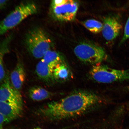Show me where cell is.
<instances>
[{
  "label": "cell",
  "mask_w": 129,
  "mask_h": 129,
  "mask_svg": "<svg viewBox=\"0 0 129 129\" xmlns=\"http://www.w3.org/2000/svg\"><path fill=\"white\" fill-rule=\"evenodd\" d=\"M101 98L91 91H79L39 108L37 112L51 120H60L82 115L101 104Z\"/></svg>",
  "instance_id": "obj_1"
},
{
  "label": "cell",
  "mask_w": 129,
  "mask_h": 129,
  "mask_svg": "<svg viewBox=\"0 0 129 129\" xmlns=\"http://www.w3.org/2000/svg\"><path fill=\"white\" fill-rule=\"evenodd\" d=\"M38 10V6L33 2L21 3L0 22V36L17 26L29 16L37 13Z\"/></svg>",
  "instance_id": "obj_2"
},
{
  "label": "cell",
  "mask_w": 129,
  "mask_h": 129,
  "mask_svg": "<svg viewBox=\"0 0 129 129\" xmlns=\"http://www.w3.org/2000/svg\"><path fill=\"white\" fill-rule=\"evenodd\" d=\"M25 43L29 52L37 59L43 58L51 46V40L46 32L38 27L31 29L27 33Z\"/></svg>",
  "instance_id": "obj_3"
},
{
  "label": "cell",
  "mask_w": 129,
  "mask_h": 129,
  "mask_svg": "<svg viewBox=\"0 0 129 129\" xmlns=\"http://www.w3.org/2000/svg\"><path fill=\"white\" fill-rule=\"evenodd\" d=\"M89 74L92 79L100 83H109L129 81V70H117L101 63L93 66Z\"/></svg>",
  "instance_id": "obj_4"
},
{
  "label": "cell",
  "mask_w": 129,
  "mask_h": 129,
  "mask_svg": "<svg viewBox=\"0 0 129 129\" xmlns=\"http://www.w3.org/2000/svg\"><path fill=\"white\" fill-rule=\"evenodd\" d=\"M74 51L80 60L86 63L95 64L100 63L107 58L104 48L92 43H80L76 47Z\"/></svg>",
  "instance_id": "obj_5"
},
{
  "label": "cell",
  "mask_w": 129,
  "mask_h": 129,
  "mask_svg": "<svg viewBox=\"0 0 129 129\" xmlns=\"http://www.w3.org/2000/svg\"><path fill=\"white\" fill-rule=\"evenodd\" d=\"M79 4L77 1L68 0L65 4L58 7L51 8V14L54 18L62 21H70L76 15Z\"/></svg>",
  "instance_id": "obj_6"
},
{
  "label": "cell",
  "mask_w": 129,
  "mask_h": 129,
  "mask_svg": "<svg viewBox=\"0 0 129 129\" xmlns=\"http://www.w3.org/2000/svg\"><path fill=\"white\" fill-rule=\"evenodd\" d=\"M102 30L103 37L107 41L115 39L120 35L122 28L121 22L118 16L110 15L103 19Z\"/></svg>",
  "instance_id": "obj_7"
},
{
  "label": "cell",
  "mask_w": 129,
  "mask_h": 129,
  "mask_svg": "<svg viewBox=\"0 0 129 129\" xmlns=\"http://www.w3.org/2000/svg\"><path fill=\"white\" fill-rule=\"evenodd\" d=\"M9 75L0 84V102L23 104L21 95L20 92L13 86Z\"/></svg>",
  "instance_id": "obj_8"
},
{
  "label": "cell",
  "mask_w": 129,
  "mask_h": 129,
  "mask_svg": "<svg viewBox=\"0 0 129 129\" xmlns=\"http://www.w3.org/2000/svg\"><path fill=\"white\" fill-rule=\"evenodd\" d=\"M22 105L17 103L0 102V113L5 118L8 123L22 115Z\"/></svg>",
  "instance_id": "obj_9"
},
{
  "label": "cell",
  "mask_w": 129,
  "mask_h": 129,
  "mask_svg": "<svg viewBox=\"0 0 129 129\" xmlns=\"http://www.w3.org/2000/svg\"><path fill=\"white\" fill-rule=\"evenodd\" d=\"M26 75L23 64L20 61L17 62L15 68L11 73L10 80L14 87L17 91L21 89L25 82Z\"/></svg>",
  "instance_id": "obj_10"
},
{
  "label": "cell",
  "mask_w": 129,
  "mask_h": 129,
  "mask_svg": "<svg viewBox=\"0 0 129 129\" xmlns=\"http://www.w3.org/2000/svg\"><path fill=\"white\" fill-rule=\"evenodd\" d=\"M13 37L12 34L10 35L0 42V83L4 80L7 75L4 66V59L5 55L9 52Z\"/></svg>",
  "instance_id": "obj_11"
},
{
  "label": "cell",
  "mask_w": 129,
  "mask_h": 129,
  "mask_svg": "<svg viewBox=\"0 0 129 129\" xmlns=\"http://www.w3.org/2000/svg\"><path fill=\"white\" fill-rule=\"evenodd\" d=\"M53 71L54 70L42 59L40 61L36 66L37 75L40 79L48 83L55 80L53 76Z\"/></svg>",
  "instance_id": "obj_12"
},
{
  "label": "cell",
  "mask_w": 129,
  "mask_h": 129,
  "mask_svg": "<svg viewBox=\"0 0 129 129\" xmlns=\"http://www.w3.org/2000/svg\"><path fill=\"white\" fill-rule=\"evenodd\" d=\"M29 96L32 100L39 101L48 99L52 93L45 88L39 86L32 87L29 91Z\"/></svg>",
  "instance_id": "obj_13"
},
{
  "label": "cell",
  "mask_w": 129,
  "mask_h": 129,
  "mask_svg": "<svg viewBox=\"0 0 129 129\" xmlns=\"http://www.w3.org/2000/svg\"><path fill=\"white\" fill-rule=\"evenodd\" d=\"M42 59L53 70L62 63L60 55L56 51L50 50L47 52Z\"/></svg>",
  "instance_id": "obj_14"
},
{
  "label": "cell",
  "mask_w": 129,
  "mask_h": 129,
  "mask_svg": "<svg viewBox=\"0 0 129 129\" xmlns=\"http://www.w3.org/2000/svg\"><path fill=\"white\" fill-rule=\"evenodd\" d=\"M55 80L59 81H64L69 79L70 76L69 71L67 66L63 63L59 64L53 72Z\"/></svg>",
  "instance_id": "obj_15"
},
{
  "label": "cell",
  "mask_w": 129,
  "mask_h": 129,
  "mask_svg": "<svg viewBox=\"0 0 129 129\" xmlns=\"http://www.w3.org/2000/svg\"><path fill=\"white\" fill-rule=\"evenodd\" d=\"M83 24L84 27L89 31L95 34L102 31L103 24L94 19H90L84 22Z\"/></svg>",
  "instance_id": "obj_16"
},
{
  "label": "cell",
  "mask_w": 129,
  "mask_h": 129,
  "mask_svg": "<svg viewBox=\"0 0 129 129\" xmlns=\"http://www.w3.org/2000/svg\"><path fill=\"white\" fill-rule=\"evenodd\" d=\"M129 39V16L125 24L123 35L120 44L122 45Z\"/></svg>",
  "instance_id": "obj_17"
},
{
  "label": "cell",
  "mask_w": 129,
  "mask_h": 129,
  "mask_svg": "<svg viewBox=\"0 0 129 129\" xmlns=\"http://www.w3.org/2000/svg\"><path fill=\"white\" fill-rule=\"evenodd\" d=\"M68 0H54L51 2V8L58 7L65 4Z\"/></svg>",
  "instance_id": "obj_18"
},
{
  "label": "cell",
  "mask_w": 129,
  "mask_h": 129,
  "mask_svg": "<svg viewBox=\"0 0 129 129\" xmlns=\"http://www.w3.org/2000/svg\"><path fill=\"white\" fill-rule=\"evenodd\" d=\"M5 123H7L5 118L0 113V129H4V125Z\"/></svg>",
  "instance_id": "obj_19"
},
{
  "label": "cell",
  "mask_w": 129,
  "mask_h": 129,
  "mask_svg": "<svg viewBox=\"0 0 129 129\" xmlns=\"http://www.w3.org/2000/svg\"><path fill=\"white\" fill-rule=\"evenodd\" d=\"M8 1H0V9L5 7L8 3Z\"/></svg>",
  "instance_id": "obj_20"
},
{
  "label": "cell",
  "mask_w": 129,
  "mask_h": 129,
  "mask_svg": "<svg viewBox=\"0 0 129 129\" xmlns=\"http://www.w3.org/2000/svg\"><path fill=\"white\" fill-rule=\"evenodd\" d=\"M127 89L129 91V86H128V87H127Z\"/></svg>",
  "instance_id": "obj_21"
},
{
  "label": "cell",
  "mask_w": 129,
  "mask_h": 129,
  "mask_svg": "<svg viewBox=\"0 0 129 129\" xmlns=\"http://www.w3.org/2000/svg\"><path fill=\"white\" fill-rule=\"evenodd\" d=\"M34 129H43L41 128H36Z\"/></svg>",
  "instance_id": "obj_22"
}]
</instances>
